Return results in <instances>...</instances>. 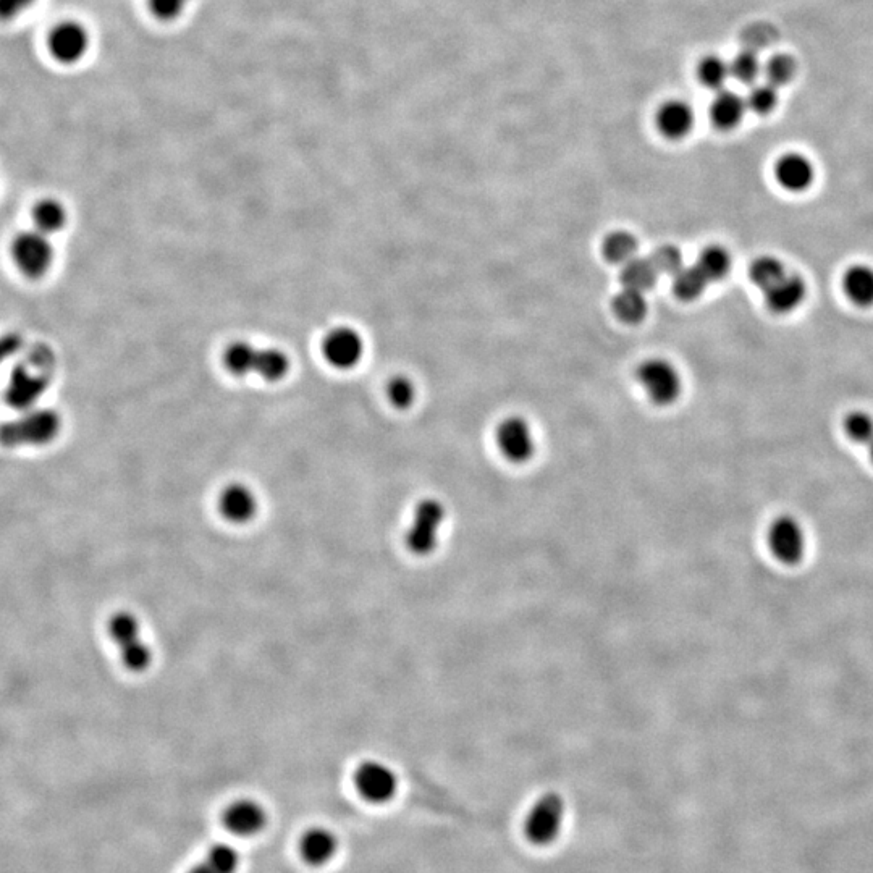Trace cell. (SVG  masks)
Segmentation results:
<instances>
[{
  "mask_svg": "<svg viewBox=\"0 0 873 873\" xmlns=\"http://www.w3.org/2000/svg\"><path fill=\"white\" fill-rule=\"evenodd\" d=\"M186 5H188V0H149V9H151L152 15L159 20H164V22H170V20L180 17L183 10L186 9Z\"/></svg>",
  "mask_w": 873,
  "mask_h": 873,
  "instance_id": "cell-38",
  "label": "cell"
},
{
  "mask_svg": "<svg viewBox=\"0 0 873 873\" xmlns=\"http://www.w3.org/2000/svg\"><path fill=\"white\" fill-rule=\"evenodd\" d=\"M34 230L51 237L54 233L64 230L68 222V212L59 199L44 198L34 204L31 211Z\"/></svg>",
  "mask_w": 873,
  "mask_h": 873,
  "instance_id": "cell-20",
  "label": "cell"
},
{
  "mask_svg": "<svg viewBox=\"0 0 873 873\" xmlns=\"http://www.w3.org/2000/svg\"><path fill=\"white\" fill-rule=\"evenodd\" d=\"M301 856L304 861L313 865L329 862L337 851V840L330 831L324 828H314L303 836L300 843Z\"/></svg>",
  "mask_w": 873,
  "mask_h": 873,
  "instance_id": "cell-22",
  "label": "cell"
},
{
  "mask_svg": "<svg viewBox=\"0 0 873 873\" xmlns=\"http://www.w3.org/2000/svg\"><path fill=\"white\" fill-rule=\"evenodd\" d=\"M88 31L75 22L60 23L49 36V49L62 64H75L88 51Z\"/></svg>",
  "mask_w": 873,
  "mask_h": 873,
  "instance_id": "cell-13",
  "label": "cell"
},
{
  "mask_svg": "<svg viewBox=\"0 0 873 873\" xmlns=\"http://www.w3.org/2000/svg\"><path fill=\"white\" fill-rule=\"evenodd\" d=\"M445 508L435 498H426L414 510L413 523L406 532L405 544L414 555H429L439 542Z\"/></svg>",
  "mask_w": 873,
  "mask_h": 873,
  "instance_id": "cell-7",
  "label": "cell"
},
{
  "mask_svg": "<svg viewBox=\"0 0 873 873\" xmlns=\"http://www.w3.org/2000/svg\"><path fill=\"white\" fill-rule=\"evenodd\" d=\"M696 267L701 270L709 283L720 282L730 272V253L722 246H709L697 258Z\"/></svg>",
  "mask_w": 873,
  "mask_h": 873,
  "instance_id": "cell-27",
  "label": "cell"
},
{
  "mask_svg": "<svg viewBox=\"0 0 873 873\" xmlns=\"http://www.w3.org/2000/svg\"><path fill=\"white\" fill-rule=\"evenodd\" d=\"M322 353L330 366L348 371L358 366L364 356V340L358 330L338 327L325 337Z\"/></svg>",
  "mask_w": 873,
  "mask_h": 873,
  "instance_id": "cell-11",
  "label": "cell"
},
{
  "mask_svg": "<svg viewBox=\"0 0 873 873\" xmlns=\"http://www.w3.org/2000/svg\"><path fill=\"white\" fill-rule=\"evenodd\" d=\"M188 873H214V872H212V870L209 869V867H207L206 864H201V865H196V867H193V869H191L190 872H188Z\"/></svg>",
  "mask_w": 873,
  "mask_h": 873,
  "instance_id": "cell-41",
  "label": "cell"
},
{
  "mask_svg": "<svg viewBox=\"0 0 873 873\" xmlns=\"http://www.w3.org/2000/svg\"><path fill=\"white\" fill-rule=\"evenodd\" d=\"M258 353L259 348L251 343L243 342V340L232 343L225 351V367H227L228 372H232L233 376H251L256 371Z\"/></svg>",
  "mask_w": 873,
  "mask_h": 873,
  "instance_id": "cell-23",
  "label": "cell"
},
{
  "mask_svg": "<svg viewBox=\"0 0 873 873\" xmlns=\"http://www.w3.org/2000/svg\"><path fill=\"white\" fill-rule=\"evenodd\" d=\"M869 453H870V458H872V461H873V440H872V442L869 443Z\"/></svg>",
  "mask_w": 873,
  "mask_h": 873,
  "instance_id": "cell-42",
  "label": "cell"
},
{
  "mask_svg": "<svg viewBox=\"0 0 873 873\" xmlns=\"http://www.w3.org/2000/svg\"><path fill=\"white\" fill-rule=\"evenodd\" d=\"M290 371V358L279 348H262L258 353L256 371L267 382H279Z\"/></svg>",
  "mask_w": 873,
  "mask_h": 873,
  "instance_id": "cell-28",
  "label": "cell"
},
{
  "mask_svg": "<svg viewBox=\"0 0 873 873\" xmlns=\"http://www.w3.org/2000/svg\"><path fill=\"white\" fill-rule=\"evenodd\" d=\"M387 397L397 410H408L416 400V385L410 377H393L387 385Z\"/></svg>",
  "mask_w": 873,
  "mask_h": 873,
  "instance_id": "cell-32",
  "label": "cell"
},
{
  "mask_svg": "<svg viewBox=\"0 0 873 873\" xmlns=\"http://www.w3.org/2000/svg\"><path fill=\"white\" fill-rule=\"evenodd\" d=\"M660 277L657 267L650 258H636L623 266L621 272V283L623 287L637 288V290L646 291L654 287Z\"/></svg>",
  "mask_w": 873,
  "mask_h": 873,
  "instance_id": "cell-24",
  "label": "cell"
},
{
  "mask_svg": "<svg viewBox=\"0 0 873 873\" xmlns=\"http://www.w3.org/2000/svg\"><path fill=\"white\" fill-rule=\"evenodd\" d=\"M775 177L785 190L799 193L814 182V165L802 154H786L776 162Z\"/></svg>",
  "mask_w": 873,
  "mask_h": 873,
  "instance_id": "cell-16",
  "label": "cell"
},
{
  "mask_svg": "<svg viewBox=\"0 0 873 873\" xmlns=\"http://www.w3.org/2000/svg\"><path fill=\"white\" fill-rule=\"evenodd\" d=\"M204 864L214 873H235L240 864V857L235 849L219 844L209 851Z\"/></svg>",
  "mask_w": 873,
  "mask_h": 873,
  "instance_id": "cell-35",
  "label": "cell"
},
{
  "mask_svg": "<svg viewBox=\"0 0 873 873\" xmlns=\"http://www.w3.org/2000/svg\"><path fill=\"white\" fill-rule=\"evenodd\" d=\"M259 500L253 489L241 482L228 484L219 495V511L222 518L232 524H248L256 518Z\"/></svg>",
  "mask_w": 873,
  "mask_h": 873,
  "instance_id": "cell-12",
  "label": "cell"
},
{
  "mask_svg": "<svg viewBox=\"0 0 873 873\" xmlns=\"http://www.w3.org/2000/svg\"><path fill=\"white\" fill-rule=\"evenodd\" d=\"M613 314L626 324H639L644 321L649 311L646 291L637 288L623 287L613 296Z\"/></svg>",
  "mask_w": 873,
  "mask_h": 873,
  "instance_id": "cell-19",
  "label": "cell"
},
{
  "mask_svg": "<svg viewBox=\"0 0 873 873\" xmlns=\"http://www.w3.org/2000/svg\"><path fill=\"white\" fill-rule=\"evenodd\" d=\"M776 102H778V93H776L775 86L765 83V85L752 88L751 93L747 96L746 104L749 109L754 110L755 114L765 115L770 114L775 109Z\"/></svg>",
  "mask_w": 873,
  "mask_h": 873,
  "instance_id": "cell-36",
  "label": "cell"
},
{
  "mask_svg": "<svg viewBox=\"0 0 873 873\" xmlns=\"http://www.w3.org/2000/svg\"><path fill=\"white\" fill-rule=\"evenodd\" d=\"M636 377L655 405H673L683 392L681 374L667 359H646L637 367Z\"/></svg>",
  "mask_w": 873,
  "mask_h": 873,
  "instance_id": "cell-6",
  "label": "cell"
},
{
  "mask_svg": "<svg viewBox=\"0 0 873 873\" xmlns=\"http://www.w3.org/2000/svg\"><path fill=\"white\" fill-rule=\"evenodd\" d=\"M266 819L264 809L249 799L233 802L224 814L225 827L240 836L256 835L266 825Z\"/></svg>",
  "mask_w": 873,
  "mask_h": 873,
  "instance_id": "cell-15",
  "label": "cell"
},
{
  "mask_svg": "<svg viewBox=\"0 0 873 873\" xmlns=\"http://www.w3.org/2000/svg\"><path fill=\"white\" fill-rule=\"evenodd\" d=\"M746 107L747 104L743 97L731 93V91H722L713 99L712 109H710L712 122L720 130H731L743 120Z\"/></svg>",
  "mask_w": 873,
  "mask_h": 873,
  "instance_id": "cell-21",
  "label": "cell"
},
{
  "mask_svg": "<svg viewBox=\"0 0 873 873\" xmlns=\"http://www.w3.org/2000/svg\"><path fill=\"white\" fill-rule=\"evenodd\" d=\"M637 240L629 232H613L605 238L602 253L604 258L612 264L626 266L628 262L637 258Z\"/></svg>",
  "mask_w": 873,
  "mask_h": 873,
  "instance_id": "cell-25",
  "label": "cell"
},
{
  "mask_svg": "<svg viewBox=\"0 0 873 873\" xmlns=\"http://www.w3.org/2000/svg\"><path fill=\"white\" fill-rule=\"evenodd\" d=\"M650 259L654 262L660 275H675L683 267V256L676 246H662L650 256Z\"/></svg>",
  "mask_w": 873,
  "mask_h": 873,
  "instance_id": "cell-37",
  "label": "cell"
},
{
  "mask_svg": "<svg viewBox=\"0 0 873 873\" xmlns=\"http://www.w3.org/2000/svg\"><path fill=\"white\" fill-rule=\"evenodd\" d=\"M23 348V337L18 334L0 335V367L4 366Z\"/></svg>",
  "mask_w": 873,
  "mask_h": 873,
  "instance_id": "cell-39",
  "label": "cell"
},
{
  "mask_svg": "<svg viewBox=\"0 0 873 873\" xmlns=\"http://www.w3.org/2000/svg\"><path fill=\"white\" fill-rule=\"evenodd\" d=\"M355 786L366 801L384 804L397 794L398 778L392 768L367 760L355 772Z\"/></svg>",
  "mask_w": 873,
  "mask_h": 873,
  "instance_id": "cell-9",
  "label": "cell"
},
{
  "mask_svg": "<svg viewBox=\"0 0 873 873\" xmlns=\"http://www.w3.org/2000/svg\"><path fill=\"white\" fill-rule=\"evenodd\" d=\"M565 799L558 793H547L540 796L524 822V835L529 843L536 846H549L555 843L565 822Z\"/></svg>",
  "mask_w": 873,
  "mask_h": 873,
  "instance_id": "cell-5",
  "label": "cell"
},
{
  "mask_svg": "<svg viewBox=\"0 0 873 873\" xmlns=\"http://www.w3.org/2000/svg\"><path fill=\"white\" fill-rule=\"evenodd\" d=\"M658 130L670 140H679L694 127V110L683 101L663 104L657 115Z\"/></svg>",
  "mask_w": 873,
  "mask_h": 873,
  "instance_id": "cell-17",
  "label": "cell"
},
{
  "mask_svg": "<svg viewBox=\"0 0 873 873\" xmlns=\"http://www.w3.org/2000/svg\"><path fill=\"white\" fill-rule=\"evenodd\" d=\"M731 76L744 85H751L762 72L759 57L752 52H741L730 65Z\"/></svg>",
  "mask_w": 873,
  "mask_h": 873,
  "instance_id": "cell-34",
  "label": "cell"
},
{
  "mask_svg": "<svg viewBox=\"0 0 873 873\" xmlns=\"http://www.w3.org/2000/svg\"><path fill=\"white\" fill-rule=\"evenodd\" d=\"M36 0H0V20L9 22L17 18L20 13L30 9Z\"/></svg>",
  "mask_w": 873,
  "mask_h": 873,
  "instance_id": "cell-40",
  "label": "cell"
},
{
  "mask_svg": "<svg viewBox=\"0 0 873 873\" xmlns=\"http://www.w3.org/2000/svg\"><path fill=\"white\" fill-rule=\"evenodd\" d=\"M109 636L119 649L122 663L130 671L143 673L152 665V649L144 641L141 623L130 612L115 613L109 620Z\"/></svg>",
  "mask_w": 873,
  "mask_h": 873,
  "instance_id": "cell-3",
  "label": "cell"
},
{
  "mask_svg": "<svg viewBox=\"0 0 873 873\" xmlns=\"http://www.w3.org/2000/svg\"><path fill=\"white\" fill-rule=\"evenodd\" d=\"M709 280L705 279L701 270L694 266H683L673 275V290L679 300L694 301L709 287Z\"/></svg>",
  "mask_w": 873,
  "mask_h": 873,
  "instance_id": "cell-26",
  "label": "cell"
},
{
  "mask_svg": "<svg viewBox=\"0 0 873 873\" xmlns=\"http://www.w3.org/2000/svg\"><path fill=\"white\" fill-rule=\"evenodd\" d=\"M786 274L788 272H786L783 262L778 261L773 256H760L752 262L751 269H749L752 283L762 291H767L768 288L773 287Z\"/></svg>",
  "mask_w": 873,
  "mask_h": 873,
  "instance_id": "cell-29",
  "label": "cell"
},
{
  "mask_svg": "<svg viewBox=\"0 0 873 873\" xmlns=\"http://www.w3.org/2000/svg\"><path fill=\"white\" fill-rule=\"evenodd\" d=\"M843 290L852 303L862 308L873 304V269L864 264L849 267L843 275Z\"/></svg>",
  "mask_w": 873,
  "mask_h": 873,
  "instance_id": "cell-18",
  "label": "cell"
},
{
  "mask_svg": "<svg viewBox=\"0 0 873 873\" xmlns=\"http://www.w3.org/2000/svg\"><path fill=\"white\" fill-rule=\"evenodd\" d=\"M54 359L46 346H38L22 363L13 367L5 385L4 400L12 410H33L44 397L52 379Z\"/></svg>",
  "mask_w": 873,
  "mask_h": 873,
  "instance_id": "cell-1",
  "label": "cell"
},
{
  "mask_svg": "<svg viewBox=\"0 0 873 873\" xmlns=\"http://www.w3.org/2000/svg\"><path fill=\"white\" fill-rule=\"evenodd\" d=\"M10 256L18 272L26 279L39 280L46 277L54 264V246L47 235L33 228L13 237Z\"/></svg>",
  "mask_w": 873,
  "mask_h": 873,
  "instance_id": "cell-4",
  "label": "cell"
},
{
  "mask_svg": "<svg viewBox=\"0 0 873 873\" xmlns=\"http://www.w3.org/2000/svg\"><path fill=\"white\" fill-rule=\"evenodd\" d=\"M767 83L772 86H783L793 80L796 75V62L789 55H775L764 67Z\"/></svg>",
  "mask_w": 873,
  "mask_h": 873,
  "instance_id": "cell-33",
  "label": "cell"
},
{
  "mask_svg": "<svg viewBox=\"0 0 873 873\" xmlns=\"http://www.w3.org/2000/svg\"><path fill=\"white\" fill-rule=\"evenodd\" d=\"M497 445L511 463H526L536 452V439L526 419L510 416L497 427Z\"/></svg>",
  "mask_w": 873,
  "mask_h": 873,
  "instance_id": "cell-10",
  "label": "cell"
},
{
  "mask_svg": "<svg viewBox=\"0 0 873 873\" xmlns=\"http://www.w3.org/2000/svg\"><path fill=\"white\" fill-rule=\"evenodd\" d=\"M768 547L776 560L785 565H798L806 553V534L793 516H780L768 529Z\"/></svg>",
  "mask_w": 873,
  "mask_h": 873,
  "instance_id": "cell-8",
  "label": "cell"
},
{
  "mask_svg": "<svg viewBox=\"0 0 873 873\" xmlns=\"http://www.w3.org/2000/svg\"><path fill=\"white\" fill-rule=\"evenodd\" d=\"M844 432L852 442L869 445L873 440V418L864 411H852L844 418Z\"/></svg>",
  "mask_w": 873,
  "mask_h": 873,
  "instance_id": "cell-31",
  "label": "cell"
},
{
  "mask_svg": "<svg viewBox=\"0 0 873 873\" xmlns=\"http://www.w3.org/2000/svg\"><path fill=\"white\" fill-rule=\"evenodd\" d=\"M730 76V64H726L725 60L717 55H710L699 65V78L707 88L720 91Z\"/></svg>",
  "mask_w": 873,
  "mask_h": 873,
  "instance_id": "cell-30",
  "label": "cell"
},
{
  "mask_svg": "<svg viewBox=\"0 0 873 873\" xmlns=\"http://www.w3.org/2000/svg\"><path fill=\"white\" fill-rule=\"evenodd\" d=\"M765 301L770 311L776 314L793 313L806 298V282L798 274H786L780 282L768 288Z\"/></svg>",
  "mask_w": 873,
  "mask_h": 873,
  "instance_id": "cell-14",
  "label": "cell"
},
{
  "mask_svg": "<svg viewBox=\"0 0 873 873\" xmlns=\"http://www.w3.org/2000/svg\"><path fill=\"white\" fill-rule=\"evenodd\" d=\"M62 431V416L51 408H33L0 424V445L5 448L44 447Z\"/></svg>",
  "mask_w": 873,
  "mask_h": 873,
  "instance_id": "cell-2",
  "label": "cell"
}]
</instances>
